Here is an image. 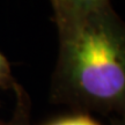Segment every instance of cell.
<instances>
[{"label": "cell", "instance_id": "obj_1", "mask_svg": "<svg viewBox=\"0 0 125 125\" xmlns=\"http://www.w3.org/2000/svg\"><path fill=\"white\" fill-rule=\"evenodd\" d=\"M50 4L58 34L50 100L78 112L124 118V22L112 5L79 10Z\"/></svg>", "mask_w": 125, "mask_h": 125}, {"label": "cell", "instance_id": "obj_2", "mask_svg": "<svg viewBox=\"0 0 125 125\" xmlns=\"http://www.w3.org/2000/svg\"><path fill=\"white\" fill-rule=\"evenodd\" d=\"M14 107L7 119L0 121V125H32L31 123V100L27 90L19 83H14Z\"/></svg>", "mask_w": 125, "mask_h": 125}, {"label": "cell", "instance_id": "obj_3", "mask_svg": "<svg viewBox=\"0 0 125 125\" xmlns=\"http://www.w3.org/2000/svg\"><path fill=\"white\" fill-rule=\"evenodd\" d=\"M45 125H102L100 122L87 112H75L50 122Z\"/></svg>", "mask_w": 125, "mask_h": 125}, {"label": "cell", "instance_id": "obj_4", "mask_svg": "<svg viewBox=\"0 0 125 125\" xmlns=\"http://www.w3.org/2000/svg\"><path fill=\"white\" fill-rule=\"evenodd\" d=\"M56 1L66 7L79 10H90V9L103 8L111 5V0H50Z\"/></svg>", "mask_w": 125, "mask_h": 125}, {"label": "cell", "instance_id": "obj_5", "mask_svg": "<svg viewBox=\"0 0 125 125\" xmlns=\"http://www.w3.org/2000/svg\"><path fill=\"white\" fill-rule=\"evenodd\" d=\"M16 80L12 74L10 64L7 58L0 52V88L2 89H12Z\"/></svg>", "mask_w": 125, "mask_h": 125}, {"label": "cell", "instance_id": "obj_6", "mask_svg": "<svg viewBox=\"0 0 125 125\" xmlns=\"http://www.w3.org/2000/svg\"><path fill=\"white\" fill-rule=\"evenodd\" d=\"M111 125H124V118H119V117L111 118Z\"/></svg>", "mask_w": 125, "mask_h": 125}]
</instances>
